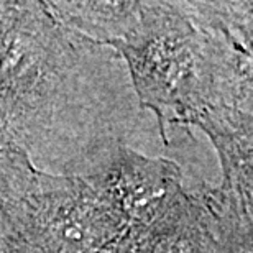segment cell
<instances>
[{"instance_id": "obj_4", "label": "cell", "mask_w": 253, "mask_h": 253, "mask_svg": "<svg viewBox=\"0 0 253 253\" xmlns=\"http://www.w3.org/2000/svg\"><path fill=\"white\" fill-rule=\"evenodd\" d=\"M40 173L42 169L33 165L0 119V207L22 197Z\"/></svg>"}, {"instance_id": "obj_5", "label": "cell", "mask_w": 253, "mask_h": 253, "mask_svg": "<svg viewBox=\"0 0 253 253\" xmlns=\"http://www.w3.org/2000/svg\"><path fill=\"white\" fill-rule=\"evenodd\" d=\"M0 253H5V250H3V242H2V235H0Z\"/></svg>"}, {"instance_id": "obj_1", "label": "cell", "mask_w": 253, "mask_h": 253, "mask_svg": "<svg viewBox=\"0 0 253 253\" xmlns=\"http://www.w3.org/2000/svg\"><path fill=\"white\" fill-rule=\"evenodd\" d=\"M124 63L44 2H0V119L38 169L92 174L138 122Z\"/></svg>"}, {"instance_id": "obj_3", "label": "cell", "mask_w": 253, "mask_h": 253, "mask_svg": "<svg viewBox=\"0 0 253 253\" xmlns=\"http://www.w3.org/2000/svg\"><path fill=\"white\" fill-rule=\"evenodd\" d=\"M126 227H145L186 194L183 171L168 158H151L120 145L92 174H85Z\"/></svg>"}, {"instance_id": "obj_2", "label": "cell", "mask_w": 253, "mask_h": 253, "mask_svg": "<svg viewBox=\"0 0 253 253\" xmlns=\"http://www.w3.org/2000/svg\"><path fill=\"white\" fill-rule=\"evenodd\" d=\"M125 229L85 174L42 171L22 197L0 207L5 253H100Z\"/></svg>"}]
</instances>
